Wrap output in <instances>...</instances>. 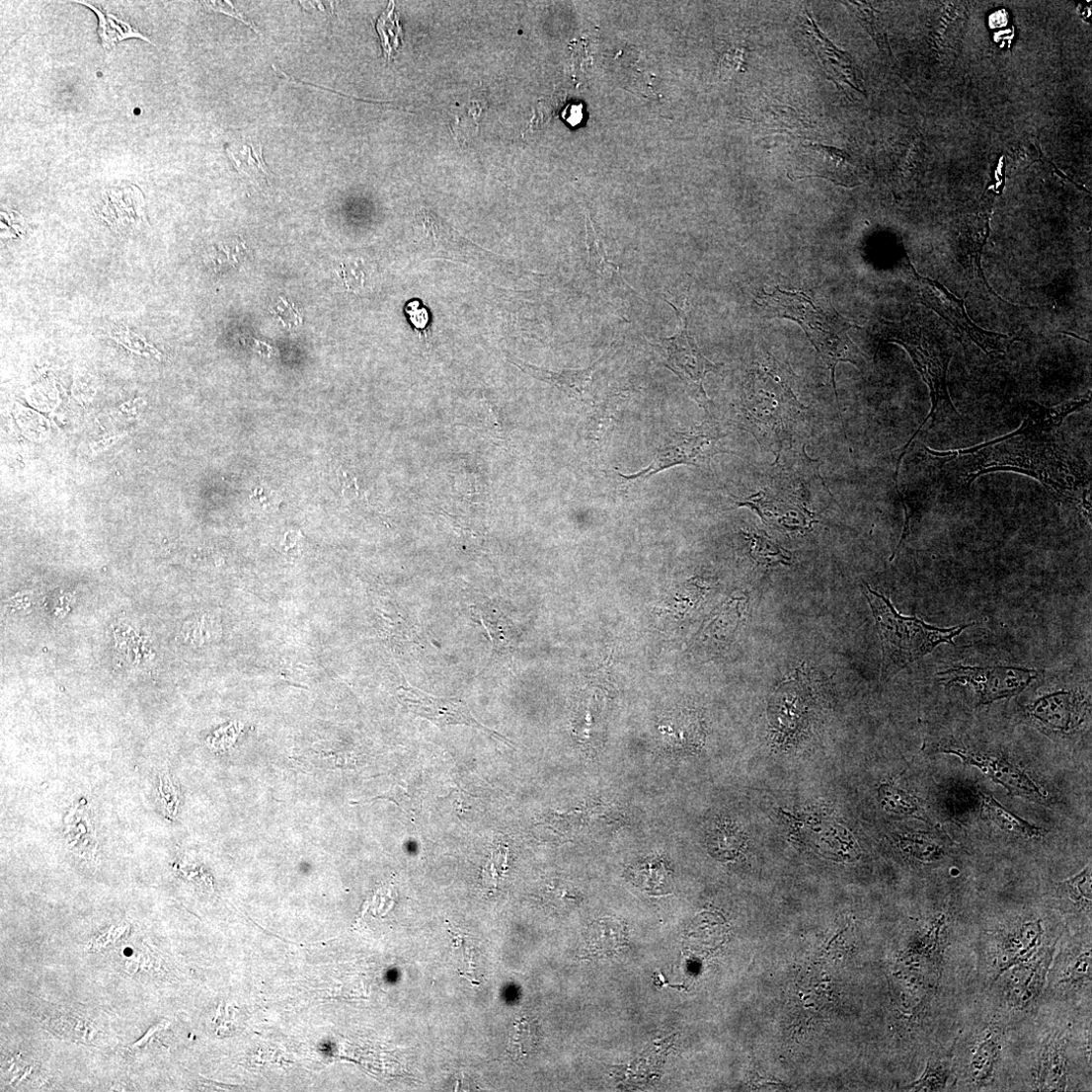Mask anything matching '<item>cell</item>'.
<instances>
[{
    "instance_id": "obj_17",
    "label": "cell",
    "mask_w": 1092,
    "mask_h": 1092,
    "mask_svg": "<svg viewBox=\"0 0 1092 1092\" xmlns=\"http://www.w3.org/2000/svg\"><path fill=\"white\" fill-rule=\"evenodd\" d=\"M627 943L626 929L613 918L593 922L585 938V950L590 956H610L621 951Z\"/></svg>"
},
{
    "instance_id": "obj_5",
    "label": "cell",
    "mask_w": 1092,
    "mask_h": 1092,
    "mask_svg": "<svg viewBox=\"0 0 1092 1092\" xmlns=\"http://www.w3.org/2000/svg\"><path fill=\"white\" fill-rule=\"evenodd\" d=\"M865 595L872 609L882 646V673L897 674L909 663L931 654L943 644L954 645L953 640L966 628L964 624L951 628L929 625L916 617L899 614L884 595L865 585Z\"/></svg>"
},
{
    "instance_id": "obj_6",
    "label": "cell",
    "mask_w": 1092,
    "mask_h": 1092,
    "mask_svg": "<svg viewBox=\"0 0 1092 1092\" xmlns=\"http://www.w3.org/2000/svg\"><path fill=\"white\" fill-rule=\"evenodd\" d=\"M724 437L719 429L706 423L688 431H674L657 450L647 468L632 475L617 473V476L630 488L677 466H704L718 454L732 453L719 446Z\"/></svg>"
},
{
    "instance_id": "obj_34",
    "label": "cell",
    "mask_w": 1092,
    "mask_h": 1092,
    "mask_svg": "<svg viewBox=\"0 0 1092 1092\" xmlns=\"http://www.w3.org/2000/svg\"><path fill=\"white\" fill-rule=\"evenodd\" d=\"M203 4L209 10L228 15L230 17H233V18L237 19V20H240L241 22H243L247 26L248 25L251 26V24L246 22L244 17L238 11H236L235 8L232 6V4L229 3V2H207V3H203Z\"/></svg>"
},
{
    "instance_id": "obj_8",
    "label": "cell",
    "mask_w": 1092,
    "mask_h": 1092,
    "mask_svg": "<svg viewBox=\"0 0 1092 1092\" xmlns=\"http://www.w3.org/2000/svg\"><path fill=\"white\" fill-rule=\"evenodd\" d=\"M912 271L917 283L918 298L923 305L935 311L955 329L969 336L970 340L986 354H1005L1009 351L1017 339L979 327L971 319L964 302L955 297L945 285Z\"/></svg>"
},
{
    "instance_id": "obj_9",
    "label": "cell",
    "mask_w": 1092,
    "mask_h": 1092,
    "mask_svg": "<svg viewBox=\"0 0 1092 1092\" xmlns=\"http://www.w3.org/2000/svg\"><path fill=\"white\" fill-rule=\"evenodd\" d=\"M946 686L970 684L979 696V704L1013 697L1039 677L1038 670L1019 666L958 665L938 674Z\"/></svg>"
},
{
    "instance_id": "obj_29",
    "label": "cell",
    "mask_w": 1092,
    "mask_h": 1092,
    "mask_svg": "<svg viewBox=\"0 0 1092 1092\" xmlns=\"http://www.w3.org/2000/svg\"><path fill=\"white\" fill-rule=\"evenodd\" d=\"M1091 978V950L1086 948L1071 958L1063 971L1060 983L1082 984L1090 982Z\"/></svg>"
},
{
    "instance_id": "obj_18",
    "label": "cell",
    "mask_w": 1092,
    "mask_h": 1092,
    "mask_svg": "<svg viewBox=\"0 0 1092 1092\" xmlns=\"http://www.w3.org/2000/svg\"><path fill=\"white\" fill-rule=\"evenodd\" d=\"M586 246L589 254V267L593 274L605 281L626 285L619 274L617 266L610 262L601 234L592 219L586 217ZM628 286V285H626Z\"/></svg>"
},
{
    "instance_id": "obj_24",
    "label": "cell",
    "mask_w": 1092,
    "mask_h": 1092,
    "mask_svg": "<svg viewBox=\"0 0 1092 1092\" xmlns=\"http://www.w3.org/2000/svg\"><path fill=\"white\" fill-rule=\"evenodd\" d=\"M375 28L379 33L385 57L390 62L403 45L404 39L403 28L395 12V3H390L385 13L377 20Z\"/></svg>"
},
{
    "instance_id": "obj_31",
    "label": "cell",
    "mask_w": 1092,
    "mask_h": 1092,
    "mask_svg": "<svg viewBox=\"0 0 1092 1092\" xmlns=\"http://www.w3.org/2000/svg\"><path fill=\"white\" fill-rule=\"evenodd\" d=\"M764 120L776 127L797 129L808 127V122L788 107L770 108L764 112Z\"/></svg>"
},
{
    "instance_id": "obj_3",
    "label": "cell",
    "mask_w": 1092,
    "mask_h": 1092,
    "mask_svg": "<svg viewBox=\"0 0 1092 1092\" xmlns=\"http://www.w3.org/2000/svg\"><path fill=\"white\" fill-rule=\"evenodd\" d=\"M791 371L773 360L753 370L744 383L741 415L742 426L763 445L781 455L791 442L805 406L792 389Z\"/></svg>"
},
{
    "instance_id": "obj_4",
    "label": "cell",
    "mask_w": 1092,
    "mask_h": 1092,
    "mask_svg": "<svg viewBox=\"0 0 1092 1092\" xmlns=\"http://www.w3.org/2000/svg\"><path fill=\"white\" fill-rule=\"evenodd\" d=\"M879 329L881 339L886 343L897 344L905 349L931 392V413L902 449L897 464V470H899L897 468H900L910 443L928 420L936 417L938 408L944 406L957 412L947 385L953 348L939 325L932 318L918 311L911 312L899 322L882 321Z\"/></svg>"
},
{
    "instance_id": "obj_21",
    "label": "cell",
    "mask_w": 1092,
    "mask_h": 1092,
    "mask_svg": "<svg viewBox=\"0 0 1092 1092\" xmlns=\"http://www.w3.org/2000/svg\"><path fill=\"white\" fill-rule=\"evenodd\" d=\"M77 4L87 6L96 13L99 19V35L102 39V45L106 51L111 52L118 41L123 39L138 38L148 41L152 44L150 39L144 36L137 29L132 27L129 23L123 22L112 14L105 15L98 8L90 5L86 2H78Z\"/></svg>"
},
{
    "instance_id": "obj_2",
    "label": "cell",
    "mask_w": 1092,
    "mask_h": 1092,
    "mask_svg": "<svg viewBox=\"0 0 1092 1092\" xmlns=\"http://www.w3.org/2000/svg\"><path fill=\"white\" fill-rule=\"evenodd\" d=\"M758 300L769 318L789 319L804 328L812 345L830 369L839 408L835 384L837 364L850 362L859 369L865 366L862 352L848 334L853 324L835 310L829 298L820 296L815 290L807 293L777 288L771 293L763 292Z\"/></svg>"
},
{
    "instance_id": "obj_7",
    "label": "cell",
    "mask_w": 1092,
    "mask_h": 1092,
    "mask_svg": "<svg viewBox=\"0 0 1092 1092\" xmlns=\"http://www.w3.org/2000/svg\"><path fill=\"white\" fill-rule=\"evenodd\" d=\"M667 304L676 312L679 320L678 330L670 338L651 345L662 358L663 365L682 381L688 396L707 412L710 400L704 389L705 377L721 365L706 358L697 346L689 329L686 311L673 303L667 302Z\"/></svg>"
},
{
    "instance_id": "obj_27",
    "label": "cell",
    "mask_w": 1092,
    "mask_h": 1092,
    "mask_svg": "<svg viewBox=\"0 0 1092 1092\" xmlns=\"http://www.w3.org/2000/svg\"><path fill=\"white\" fill-rule=\"evenodd\" d=\"M217 625L214 616L200 614L185 623L182 634L188 644L202 646L215 641L218 633Z\"/></svg>"
},
{
    "instance_id": "obj_13",
    "label": "cell",
    "mask_w": 1092,
    "mask_h": 1092,
    "mask_svg": "<svg viewBox=\"0 0 1092 1092\" xmlns=\"http://www.w3.org/2000/svg\"><path fill=\"white\" fill-rule=\"evenodd\" d=\"M1030 717L1042 728L1068 734L1081 724V695L1073 691H1058L1035 700L1029 707Z\"/></svg>"
},
{
    "instance_id": "obj_32",
    "label": "cell",
    "mask_w": 1092,
    "mask_h": 1092,
    "mask_svg": "<svg viewBox=\"0 0 1092 1092\" xmlns=\"http://www.w3.org/2000/svg\"><path fill=\"white\" fill-rule=\"evenodd\" d=\"M406 312L416 330L422 331V333H420L422 335L423 332H425L427 340H429L428 326L429 323V314L428 310L424 306H422V304L418 303L417 301H413L408 304Z\"/></svg>"
},
{
    "instance_id": "obj_14",
    "label": "cell",
    "mask_w": 1092,
    "mask_h": 1092,
    "mask_svg": "<svg viewBox=\"0 0 1092 1092\" xmlns=\"http://www.w3.org/2000/svg\"><path fill=\"white\" fill-rule=\"evenodd\" d=\"M605 356L606 354L589 367L560 370L539 367L520 359H510V361L523 372L534 377V379L556 387L569 398L585 401L589 397L593 376L597 366Z\"/></svg>"
},
{
    "instance_id": "obj_23",
    "label": "cell",
    "mask_w": 1092,
    "mask_h": 1092,
    "mask_svg": "<svg viewBox=\"0 0 1092 1092\" xmlns=\"http://www.w3.org/2000/svg\"><path fill=\"white\" fill-rule=\"evenodd\" d=\"M227 153L239 173L247 176L270 175L261 144H233L227 148Z\"/></svg>"
},
{
    "instance_id": "obj_15",
    "label": "cell",
    "mask_w": 1092,
    "mask_h": 1092,
    "mask_svg": "<svg viewBox=\"0 0 1092 1092\" xmlns=\"http://www.w3.org/2000/svg\"><path fill=\"white\" fill-rule=\"evenodd\" d=\"M1043 934L1042 920H1036L1004 937L998 948L997 977L1030 960L1038 951Z\"/></svg>"
},
{
    "instance_id": "obj_25",
    "label": "cell",
    "mask_w": 1092,
    "mask_h": 1092,
    "mask_svg": "<svg viewBox=\"0 0 1092 1092\" xmlns=\"http://www.w3.org/2000/svg\"><path fill=\"white\" fill-rule=\"evenodd\" d=\"M1059 893L1080 909L1091 908V865L1059 884Z\"/></svg>"
},
{
    "instance_id": "obj_11",
    "label": "cell",
    "mask_w": 1092,
    "mask_h": 1092,
    "mask_svg": "<svg viewBox=\"0 0 1092 1092\" xmlns=\"http://www.w3.org/2000/svg\"><path fill=\"white\" fill-rule=\"evenodd\" d=\"M1055 948H1047L1032 961L1010 970L1004 983V996L1016 1009H1026L1040 996L1046 977L1053 961Z\"/></svg>"
},
{
    "instance_id": "obj_19",
    "label": "cell",
    "mask_w": 1092,
    "mask_h": 1092,
    "mask_svg": "<svg viewBox=\"0 0 1092 1092\" xmlns=\"http://www.w3.org/2000/svg\"><path fill=\"white\" fill-rule=\"evenodd\" d=\"M114 643L116 651L134 664L150 661L153 656L149 639L129 622H122L116 626Z\"/></svg>"
},
{
    "instance_id": "obj_10",
    "label": "cell",
    "mask_w": 1092,
    "mask_h": 1092,
    "mask_svg": "<svg viewBox=\"0 0 1092 1092\" xmlns=\"http://www.w3.org/2000/svg\"><path fill=\"white\" fill-rule=\"evenodd\" d=\"M399 698L413 713L432 722L439 728L464 725L480 729L504 740L496 732L483 726L473 716L470 707L457 698H439L427 694L412 686H403L398 691Z\"/></svg>"
},
{
    "instance_id": "obj_20",
    "label": "cell",
    "mask_w": 1092,
    "mask_h": 1092,
    "mask_svg": "<svg viewBox=\"0 0 1092 1092\" xmlns=\"http://www.w3.org/2000/svg\"><path fill=\"white\" fill-rule=\"evenodd\" d=\"M981 798L982 816L1005 832L1029 838L1041 835L1040 828L1005 810L990 794L981 793Z\"/></svg>"
},
{
    "instance_id": "obj_12",
    "label": "cell",
    "mask_w": 1092,
    "mask_h": 1092,
    "mask_svg": "<svg viewBox=\"0 0 1092 1092\" xmlns=\"http://www.w3.org/2000/svg\"><path fill=\"white\" fill-rule=\"evenodd\" d=\"M942 750L947 753H954L966 764L980 769L994 782L1009 790L1011 794L1026 796L1038 802L1046 798L1045 793L1039 786L1024 771L1010 762L959 747L950 746Z\"/></svg>"
},
{
    "instance_id": "obj_16",
    "label": "cell",
    "mask_w": 1092,
    "mask_h": 1092,
    "mask_svg": "<svg viewBox=\"0 0 1092 1092\" xmlns=\"http://www.w3.org/2000/svg\"><path fill=\"white\" fill-rule=\"evenodd\" d=\"M1063 1032L1050 1037L1046 1043L1038 1070L1037 1083L1041 1091H1063L1067 1085V1062Z\"/></svg>"
},
{
    "instance_id": "obj_33",
    "label": "cell",
    "mask_w": 1092,
    "mask_h": 1092,
    "mask_svg": "<svg viewBox=\"0 0 1092 1092\" xmlns=\"http://www.w3.org/2000/svg\"><path fill=\"white\" fill-rule=\"evenodd\" d=\"M809 147L836 165L846 164L847 160L850 158L846 151L842 149L819 144H812Z\"/></svg>"
},
{
    "instance_id": "obj_28",
    "label": "cell",
    "mask_w": 1092,
    "mask_h": 1092,
    "mask_svg": "<svg viewBox=\"0 0 1092 1092\" xmlns=\"http://www.w3.org/2000/svg\"><path fill=\"white\" fill-rule=\"evenodd\" d=\"M751 541V554L755 560L765 565H788L791 560L780 546L774 543L764 532L751 533L748 536Z\"/></svg>"
},
{
    "instance_id": "obj_1",
    "label": "cell",
    "mask_w": 1092,
    "mask_h": 1092,
    "mask_svg": "<svg viewBox=\"0 0 1092 1092\" xmlns=\"http://www.w3.org/2000/svg\"><path fill=\"white\" fill-rule=\"evenodd\" d=\"M1088 403L1090 397L1048 408L1028 401L1023 425L1009 435L971 448H927L933 474L949 490H966L986 474L1021 473L1037 479L1090 521V467L1061 430L1064 419Z\"/></svg>"
},
{
    "instance_id": "obj_30",
    "label": "cell",
    "mask_w": 1092,
    "mask_h": 1092,
    "mask_svg": "<svg viewBox=\"0 0 1092 1092\" xmlns=\"http://www.w3.org/2000/svg\"><path fill=\"white\" fill-rule=\"evenodd\" d=\"M537 1042V1028L532 1021L523 1019L516 1023L515 1032L512 1036V1046L517 1056L526 1057L531 1054Z\"/></svg>"
},
{
    "instance_id": "obj_22",
    "label": "cell",
    "mask_w": 1092,
    "mask_h": 1092,
    "mask_svg": "<svg viewBox=\"0 0 1092 1092\" xmlns=\"http://www.w3.org/2000/svg\"><path fill=\"white\" fill-rule=\"evenodd\" d=\"M1000 1049V1038L995 1033H989L978 1045L971 1065L972 1077L978 1085H984L992 1079Z\"/></svg>"
},
{
    "instance_id": "obj_26",
    "label": "cell",
    "mask_w": 1092,
    "mask_h": 1092,
    "mask_svg": "<svg viewBox=\"0 0 1092 1092\" xmlns=\"http://www.w3.org/2000/svg\"><path fill=\"white\" fill-rule=\"evenodd\" d=\"M952 1075L950 1058L933 1059L927 1065L925 1073L907 1086L915 1091L945 1090Z\"/></svg>"
}]
</instances>
